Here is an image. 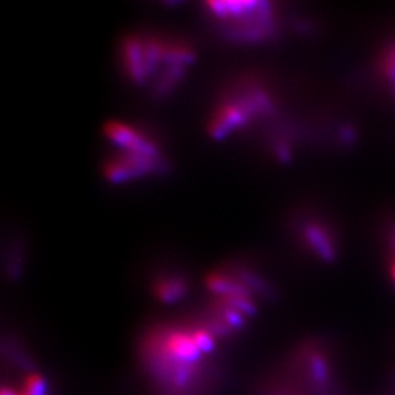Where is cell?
<instances>
[{"mask_svg": "<svg viewBox=\"0 0 395 395\" xmlns=\"http://www.w3.org/2000/svg\"><path fill=\"white\" fill-rule=\"evenodd\" d=\"M193 341L196 344V347L200 349L201 353H210L214 350V345H215V341L212 338V335L205 331V330H196L193 334Z\"/></svg>", "mask_w": 395, "mask_h": 395, "instance_id": "cell-7", "label": "cell"}, {"mask_svg": "<svg viewBox=\"0 0 395 395\" xmlns=\"http://www.w3.org/2000/svg\"><path fill=\"white\" fill-rule=\"evenodd\" d=\"M391 277H392V280H394V283H395V261H394L392 265H391Z\"/></svg>", "mask_w": 395, "mask_h": 395, "instance_id": "cell-11", "label": "cell"}, {"mask_svg": "<svg viewBox=\"0 0 395 395\" xmlns=\"http://www.w3.org/2000/svg\"><path fill=\"white\" fill-rule=\"evenodd\" d=\"M220 33L239 43H261L276 34V11L268 2H208Z\"/></svg>", "mask_w": 395, "mask_h": 395, "instance_id": "cell-2", "label": "cell"}, {"mask_svg": "<svg viewBox=\"0 0 395 395\" xmlns=\"http://www.w3.org/2000/svg\"><path fill=\"white\" fill-rule=\"evenodd\" d=\"M0 395H18V394H15L12 389H9V388H4V391H2V394Z\"/></svg>", "mask_w": 395, "mask_h": 395, "instance_id": "cell-10", "label": "cell"}, {"mask_svg": "<svg viewBox=\"0 0 395 395\" xmlns=\"http://www.w3.org/2000/svg\"><path fill=\"white\" fill-rule=\"evenodd\" d=\"M310 364H312V374H313L315 379L318 382H325L328 378V372H327V364L324 362V359L319 356H313Z\"/></svg>", "mask_w": 395, "mask_h": 395, "instance_id": "cell-8", "label": "cell"}, {"mask_svg": "<svg viewBox=\"0 0 395 395\" xmlns=\"http://www.w3.org/2000/svg\"><path fill=\"white\" fill-rule=\"evenodd\" d=\"M274 113L276 103L268 91L259 85L248 84L221 100L212 112L210 134L214 139H224L236 131L246 129L255 119H265Z\"/></svg>", "mask_w": 395, "mask_h": 395, "instance_id": "cell-3", "label": "cell"}, {"mask_svg": "<svg viewBox=\"0 0 395 395\" xmlns=\"http://www.w3.org/2000/svg\"><path fill=\"white\" fill-rule=\"evenodd\" d=\"M303 237L309 248L324 261H331L335 258V248L330 237V233L316 223H306L303 226Z\"/></svg>", "mask_w": 395, "mask_h": 395, "instance_id": "cell-4", "label": "cell"}, {"mask_svg": "<svg viewBox=\"0 0 395 395\" xmlns=\"http://www.w3.org/2000/svg\"><path fill=\"white\" fill-rule=\"evenodd\" d=\"M121 65L132 84L164 98L183 81L195 52L188 44L157 36H129L121 43Z\"/></svg>", "mask_w": 395, "mask_h": 395, "instance_id": "cell-1", "label": "cell"}, {"mask_svg": "<svg viewBox=\"0 0 395 395\" xmlns=\"http://www.w3.org/2000/svg\"><path fill=\"white\" fill-rule=\"evenodd\" d=\"M28 395H45V382L38 375H31L27 379V389Z\"/></svg>", "mask_w": 395, "mask_h": 395, "instance_id": "cell-9", "label": "cell"}, {"mask_svg": "<svg viewBox=\"0 0 395 395\" xmlns=\"http://www.w3.org/2000/svg\"><path fill=\"white\" fill-rule=\"evenodd\" d=\"M167 347L173 356L186 363L198 362L201 357V352L196 347L193 337L185 332H173L168 337Z\"/></svg>", "mask_w": 395, "mask_h": 395, "instance_id": "cell-5", "label": "cell"}, {"mask_svg": "<svg viewBox=\"0 0 395 395\" xmlns=\"http://www.w3.org/2000/svg\"><path fill=\"white\" fill-rule=\"evenodd\" d=\"M186 288H188V286H186L185 280H182L179 277H170V278H164L157 283L156 293L163 302L173 303V302H176L183 298Z\"/></svg>", "mask_w": 395, "mask_h": 395, "instance_id": "cell-6", "label": "cell"}]
</instances>
